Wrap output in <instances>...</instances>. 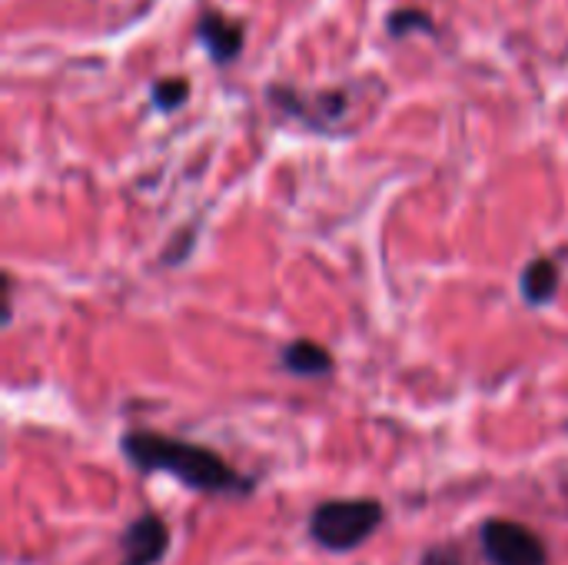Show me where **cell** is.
<instances>
[{"label": "cell", "mask_w": 568, "mask_h": 565, "mask_svg": "<svg viewBox=\"0 0 568 565\" xmlns=\"http://www.w3.org/2000/svg\"><path fill=\"white\" fill-rule=\"evenodd\" d=\"M116 553V565H163L173 553V529L160 513L143 509L120 529Z\"/></svg>", "instance_id": "cell-4"}, {"label": "cell", "mask_w": 568, "mask_h": 565, "mask_svg": "<svg viewBox=\"0 0 568 565\" xmlns=\"http://www.w3.org/2000/svg\"><path fill=\"white\" fill-rule=\"evenodd\" d=\"M562 433H566V436H568V420H566V423H562Z\"/></svg>", "instance_id": "cell-14"}, {"label": "cell", "mask_w": 568, "mask_h": 565, "mask_svg": "<svg viewBox=\"0 0 568 565\" xmlns=\"http://www.w3.org/2000/svg\"><path fill=\"white\" fill-rule=\"evenodd\" d=\"M0 323L3 326L13 323V273L10 270L3 273V316H0Z\"/></svg>", "instance_id": "cell-13"}, {"label": "cell", "mask_w": 568, "mask_h": 565, "mask_svg": "<svg viewBox=\"0 0 568 565\" xmlns=\"http://www.w3.org/2000/svg\"><path fill=\"white\" fill-rule=\"evenodd\" d=\"M196 40L203 43V50L210 53L213 63L230 67L240 53H243V40H246V23L223 13V10H203L196 27H193Z\"/></svg>", "instance_id": "cell-6"}, {"label": "cell", "mask_w": 568, "mask_h": 565, "mask_svg": "<svg viewBox=\"0 0 568 565\" xmlns=\"http://www.w3.org/2000/svg\"><path fill=\"white\" fill-rule=\"evenodd\" d=\"M419 565H469L463 549L453 543H433L419 553Z\"/></svg>", "instance_id": "cell-12"}, {"label": "cell", "mask_w": 568, "mask_h": 565, "mask_svg": "<svg viewBox=\"0 0 568 565\" xmlns=\"http://www.w3.org/2000/svg\"><path fill=\"white\" fill-rule=\"evenodd\" d=\"M270 103L280 107L283 113H290L293 120H300L306 130H320V133H336L346 110H349V97L346 90H329V93H316V97H303L296 90H283V87H270L266 90Z\"/></svg>", "instance_id": "cell-5"}, {"label": "cell", "mask_w": 568, "mask_h": 565, "mask_svg": "<svg viewBox=\"0 0 568 565\" xmlns=\"http://www.w3.org/2000/svg\"><path fill=\"white\" fill-rule=\"evenodd\" d=\"M196 233H200V226H196V223H193V226H180V230L170 236V243L163 246V253H160V266H163V270L183 266V263L193 256V250H196Z\"/></svg>", "instance_id": "cell-9"}, {"label": "cell", "mask_w": 568, "mask_h": 565, "mask_svg": "<svg viewBox=\"0 0 568 565\" xmlns=\"http://www.w3.org/2000/svg\"><path fill=\"white\" fill-rule=\"evenodd\" d=\"M150 97H153V107L163 110V113H173L186 103L190 97V83L183 77H163L150 87Z\"/></svg>", "instance_id": "cell-10"}, {"label": "cell", "mask_w": 568, "mask_h": 565, "mask_svg": "<svg viewBox=\"0 0 568 565\" xmlns=\"http://www.w3.org/2000/svg\"><path fill=\"white\" fill-rule=\"evenodd\" d=\"M116 450L123 463L140 473V476H170L176 486L210 496V500H250L260 490V480L236 470L223 453L213 446L143 430V426H126L116 436Z\"/></svg>", "instance_id": "cell-1"}, {"label": "cell", "mask_w": 568, "mask_h": 565, "mask_svg": "<svg viewBox=\"0 0 568 565\" xmlns=\"http://www.w3.org/2000/svg\"><path fill=\"white\" fill-rule=\"evenodd\" d=\"M413 27H416V30H433L429 13H423V10H393L389 20H386V30H389L393 37H406Z\"/></svg>", "instance_id": "cell-11"}, {"label": "cell", "mask_w": 568, "mask_h": 565, "mask_svg": "<svg viewBox=\"0 0 568 565\" xmlns=\"http://www.w3.org/2000/svg\"><path fill=\"white\" fill-rule=\"evenodd\" d=\"M479 553L486 565H552L546 539L532 526L506 516L479 523Z\"/></svg>", "instance_id": "cell-3"}, {"label": "cell", "mask_w": 568, "mask_h": 565, "mask_svg": "<svg viewBox=\"0 0 568 565\" xmlns=\"http://www.w3.org/2000/svg\"><path fill=\"white\" fill-rule=\"evenodd\" d=\"M386 526V503L376 496H336L323 500L306 516V536L329 556L359 553Z\"/></svg>", "instance_id": "cell-2"}, {"label": "cell", "mask_w": 568, "mask_h": 565, "mask_svg": "<svg viewBox=\"0 0 568 565\" xmlns=\"http://www.w3.org/2000/svg\"><path fill=\"white\" fill-rule=\"evenodd\" d=\"M276 366H280V373H286L293 380H329L336 373V356L329 353L326 343L296 336L280 346Z\"/></svg>", "instance_id": "cell-7"}, {"label": "cell", "mask_w": 568, "mask_h": 565, "mask_svg": "<svg viewBox=\"0 0 568 565\" xmlns=\"http://www.w3.org/2000/svg\"><path fill=\"white\" fill-rule=\"evenodd\" d=\"M562 286V263L556 256H532L519 270V296L529 310H546L556 303Z\"/></svg>", "instance_id": "cell-8"}]
</instances>
